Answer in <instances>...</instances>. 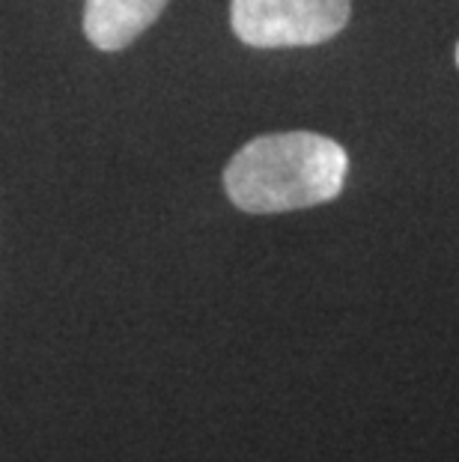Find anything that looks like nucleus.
Listing matches in <instances>:
<instances>
[{
  "mask_svg": "<svg viewBox=\"0 0 459 462\" xmlns=\"http://www.w3.org/2000/svg\"><path fill=\"white\" fill-rule=\"evenodd\" d=\"M349 155L314 132L262 134L248 141L224 171L227 198L251 215L308 209L344 191Z\"/></svg>",
  "mask_w": 459,
  "mask_h": 462,
  "instance_id": "nucleus-1",
  "label": "nucleus"
},
{
  "mask_svg": "<svg viewBox=\"0 0 459 462\" xmlns=\"http://www.w3.org/2000/svg\"><path fill=\"white\" fill-rule=\"evenodd\" d=\"M349 13V0H233L230 24L245 45L298 48L337 36Z\"/></svg>",
  "mask_w": 459,
  "mask_h": 462,
  "instance_id": "nucleus-2",
  "label": "nucleus"
},
{
  "mask_svg": "<svg viewBox=\"0 0 459 462\" xmlns=\"http://www.w3.org/2000/svg\"><path fill=\"white\" fill-rule=\"evenodd\" d=\"M164 6L168 0H87L84 33L102 51H120L161 15Z\"/></svg>",
  "mask_w": 459,
  "mask_h": 462,
  "instance_id": "nucleus-3",
  "label": "nucleus"
},
{
  "mask_svg": "<svg viewBox=\"0 0 459 462\" xmlns=\"http://www.w3.org/2000/svg\"><path fill=\"white\" fill-rule=\"evenodd\" d=\"M456 63H459V45H456Z\"/></svg>",
  "mask_w": 459,
  "mask_h": 462,
  "instance_id": "nucleus-4",
  "label": "nucleus"
}]
</instances>
